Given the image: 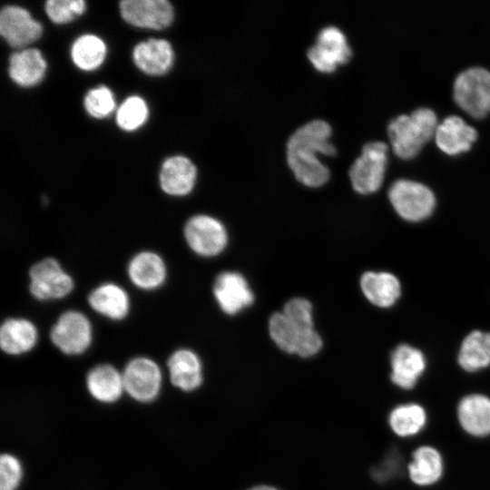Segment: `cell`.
Wrapping results in <instances>:
<instances>
[{"mask_svg": "<svg viewBox=\"0 0 490 490\" xmlns=\"http://www.w3.org/2000/svg\"><path fill=\"white\" fill-rule=\"evenodd\" d=\"M120 13L129 24L154 30L168 27L174 16L167 0H123L120 2Z\"/></svg>", "mask_w": 490, "mask_h": 490, "instance_id": "obj_11", "label": "cell"}, {"mask_svg": "<svg viewBox=\"0 0 490 490\" xmlns=\"http://www.w3.org/2000/svg\"><path fill=\"white\" fill-rule=\"evenodd\" d=\"M128 276L136 287L152 290L163 284L166 279V266L158 254L142 251L129 262Z\"/></svg>", "mask_w": 490, "mask_h": 490, "instance_id": "obj_21", "label": "cell"}, {"mask_svg": "<svg viewBox=\"0 0 490 490\" xmlns=\"http://www.w3.org/2000/svg\"><path fill=\"white\" fill-rule=\"evenodd\" d=\"M213 294L221 310L235 315L254 301V295L247 279L235 271H224L214 281Z\"/></svg>", "mask_w": 490, "mask_h": 490, "instance_id": "obj_13", "label": "cell"}, {"mask_svg": "<svg viewBox=\"0 0 490 490\" xmlns=\"http://www.w3.org/2000/svg\"><path fill=\"white\" fill-rule=\"evenodd\" d=\"M308 331L300 330L283 312H276L269 320V332L275 344L289 354H296L301 338Z\"/></svg>", "mask_w": 490, "mask_h": 490, "instance_id": "obj_30", "label": "cell"}, {"mask_svg": "<svg viewBox=\"0 0 490 490\" xmlns=\"http://www.w3.org/2000/svg\"><path fill=\"white\" fill-rule=\"evenodd\" d=\"M86 384L90 394L104 403L116 401L124 389L122 375L108 364L91 369L87 374Z\"/></svg>", "mask_w": 490, "mask_h": 490, "instance_id": "obj_26", "label": "cell"}, {"mask_svg": "<svg viewBox=\"0 0 490 490\" xmlns=\"http://www.w3.org/2000/svg\"><path fill=\"white\" fill-rule=\"evenodd\" d=\"M83 104L91 116L101 119L113 112L115 100L112 91L108 87L101 85L88 91Z\"/></svg>", "mask_w": 490, "mask_h": 490, "instance_id": "obj_33", "label": "cell"}, {"mask_svg": "<svg viewBox=\"0 0 490 490\" xmlns=\"http://www.w3.org/2000/svg\"><path fill=\"white\" fill-rule=\"evenodd\" d=\"M427 416L425 408L416 403L397 406L388 416V424L398 436H413L426 426Z\"/></svg>", "mask_w": 490, "mask_h": 490, "instance_id": "obj_28", "label": "cell"}, {"mask_svg": "<svg viewBox=\"0 0 490 490\" xmlns=\"http://www.w3.org/2000/svg\"><path fill=\"white\" fill-rule=\"evenodd\" d=\"M91 308L97 313L113 320L126 317L130 300L126 291L113 283L102 284L88 296Z\"/></svg>", "mask_w": 490, "mask_h": 490, "instance_id": "obj_24", "label": "cell"}, {"mask_svg": "<svg viewBox=\"0 0 490 490\" xmlns=\"http://www.w3.org/2000/svg\"><path fill=\"white\" fill-rule=\"evenodd\" d=\"M0 490H15L22 479V466L16 457L9 454L0 459Z\"/></svg>", "mask_w": 490, "mask_h": 490, "instance_id": "obj_35", "label": "cell"}, {"mask_svg": "<svg viewBox=\"0 0 490 490\" xmlns=\"http://www.w3.org/2000/svg\"><path fill=\"white\" fill-rule=\"evenodd\" d=\"M46 66L40 50L25 48L10 56L8 73L11 79L19 86L32 87L43 80Z\"/></svg>", "mask_w": 490, "mask_h": 490, "instance_id": "obj_19", "label": "cell"}, {"mask_svg": "<svg viewBox=\"0 0 490 490\" xmlns=\"http://www.w3.org/2000/svg\"><path fill=\"white\" fill-rule=\"evenodd\" d=\"M476 138V130L458 115L446 116L435 133L437 146L450 155L469 150Z\"/></svg>", "mask_w": 490, "mask_h": 490, "instance_id": "obj_18", "label": "cell"}, {"mask_svg": "<svg viewBox=\"0 0 490 490\" xmlns=\"http://www.w3.org/2000/svg\"><path fill=\"white\" fill-rule=\"evenodd\" d=\"M437 125L436 113L427 107H419L410 114L397 116L387 126L394 152L403 159L414 157L435 135Z\"/></svg>", "mask_w": 490, "mask_h": 490, "instance_id": "obj_2", "label": "cell"}, {"mask_svg": "<svg viewBox=\"0 0 490 490\" xmlns=\"http://www.w3.org/2000/svg\"><path fill=\"white\" fill-rule=\"evenodd\" d=\"M132 59L144 74L160 76L169 72L172 66L174 54L167 40L152 38L135 45Z\"/></svg>", "mask_w": 490, "mask_h": 490, "instance_id": "obj_15", "label": "cell"}, {"mask_svg": "<svg viewBox=\"0 0 490 490\" xmlns=\"http://www.w3.org/2000/svg\"><path fill=\"white\" fill-rule=\"evenodd\" d=\"M44 9L52 22L63 24L82 15L86 9V4L83 0H49L45 3Z\"/></svg>", "mask_w": 490, "mask_h": 490, "instance_id": "obj_32", "label": "cell"}, {"mask_svg": "<svg viewBox=\"0 0 490 490\" xmlns=\"http://www.w3.org/2000/svg\"><path fill=\"white\" fill-rule=\"evenodd\" d=\"M50 338L63 353L79 355L86 351L91 345L92 325L82 312L65 311L53 326Z\"/></svg>", "mask_w": 490, "mask_h": 490, "instance_id": "obj_8", "label": "cell"}, {"mask_svg": "<svg viewBox=\"0 0 490 490\" xmlns=\"http://www.w3.org/2000/svg\"><path fill=\"white\" fill-rule=\"evenodd\" d=\"M35 326L25 318H7L0 328V346L9 355H20L31 350L37 342Z\"/></svg>", "mask_w": 490, "mask_h": 490, "instance_id": "obj_23", "label": "cell"}, {"mask_svg": "<svg viewBox=\"0 0 490 490\" xmlns=\"http://www.w3.org/2000/svg\"><path fill=\"white\" fill-rule=\"evenodd\" d=\"M458 363L468 372L490 366V333L475 330L468 334L460 347Z\"/></svg>", "mask_w": 490, "mask_h": 490, "instance_id": "obj_27", "label": "cell"}, {"mask_svg": "<svg viewBox=\"0 0 490 490\" xmlns=\"http://www.w3.org/2000/svg\"><path fill=\"white\" fill-rule=\"evenodd\" d=\"M170 379L173 386L192 391L202 383V365L199 357L190 349H178L168 359Z\"/></svg>", "mask_w": 490, "mask_h": 490, "instance_id": "obj_20", "label": "cell"}, {"mask_svg": "<svg viewBox=\"0 0 490 490\" xmlns=\"http://www.w3.org/2000/svg\"><path fill=\"white\" fill-rule=\"evenodd\" d=\"M388 198L396 211L409 221L427 218L436 205L435 195L427 186L407 179L397 180L391 184Z\"/></svg>", "mask_w": 490, "mask_h": 490, "instance_id": "obj_5", "label": "cell"}, {"mask_svg": "<svg viewBox=\"0 0 490 490\" xmlns=\"http://www.w3.org/2000/svg\"><path fill=\"white\" fill-rule=\"evenodd\" d=\"M332 128L323 120H313L298 128L289 138L287 162L295 178L302 184L317 188L324 185L330 172L318 157L334 156L335 145L330 142Z\"/></svg>", "mask_w": 490, "mask_h": 490, "instance_id": "obj_1", "label": "cell"}, {"mask_svg": "<svg viewBox=\"0 0 490 490\" xmlns=\"http://www.w3.org/2000/svg\"><path fill=\"white\" fill-rule=\"evenodd\" d=\"M391 380L402 389H412L426 368L423 353L407 344L397 346L391 354Z\"/></svg>", "mask_w": 490, "mask_h": 490, "instance_id": "obj_16", "label": "cell"}, {"mask_svg": "<svg viewBox=\"0 0 490 490\" xmlns=\"http://www.w3.org/2000/svg\"><path fill=\"white\" fill-rule=\"evenodd\" d=\"M0 34L14 48H24L43 34L42 24L24 8L6 5L0 13Z\"/></svg>", "mask_w": 490, "mask_h": 490, "instance_id": "obj_12", "label": "cell"}, {"mask_svg": "<svg viewBox=\"0 0 490 490\" xmlns=\"http://www.w3.org/2000/svg\"><path fill=\"white\" fill-rule=\"evenodd\" d=\"M410 480L419 486H429L440 480L444 472L443 457L439 451L429 446L416 448L407 466Z\"/></svg>", "mask_w": 490, "mask_h": 490, "instance_id": "obj_22", "label": "cell"}, {"mask_svg": "<svg viewBox=\"0 0 490 490\" xmlns=\"http://www.w3.org/2000/svg\"><path fill=\"white\" fill-rule=\"evenodd\" d=\"M104 42L94 34H83L75 39L71 47L73 63L83 71H93L100 67L106 56Z\"/></svg>", "mask_w": 490, "mask_h": 490, "instance_id": "obj_29", "label": "cell"}, {"mask_svg": "<svg viewBox=\"0 0 490 490\" xmlns=\"http://www.w3.org/2000/svg\"><path fill=\"white\" fill-rule=\"evenodd\" d=\"M124 390L140 402L153 400L159 394L162 374L158 365L148 358L131 360L122 374Z\"/></svg>", "mask_w": 490, "mask_h": 490, "instance_id": "obj_10", "label": "cell"}, {"mask_svg": "<svg viewBox=\"0 0 490 490\" xmlns=\"http://www.w3.org/2000/svg\"><path fill=\"white\" fill-rule=\"evenodd\" d=\"M249 490H279L273 486H269V485H258V486H254Z\"/></svg>", "mask_w": 490, "mask_h": 490, "instance_id": "obj_36", "label": "cell"}, {"mask_svg": "<svg viewBox=\"0 0 490 490\" xmlns=\"http://www.w3.org/2000/svg\"><path fill=\"white\" fill-rule=\"evenodd\" d=\"M360 287L365 297L381 308L392 306L400 296V283L388 272H365L360 279Z\"/></svg>", "mask_w": 490, "mask_h": 490, "instance_id": "obj_25", "label": "cell"}, {"mask_svg": "<svg viewBox=\"0 0 490 490\" xmlns=\"http://www.w3.org/2000/svg\"><path fill=\"white\" fill-rule=\"evenodd\" d=\"M307 55L316 70L330 74L349 61L352 50L344 33L337 26L329 25L318 32Z\"/></svg>", "mask_w": 490, "mask_h": 490, "instance_id": "obj_6", "label": "cell"}, {"mask_svg": "<svg viewBox=\"0 0 490 490\" xmlns=\"http://www.w3.org/2000/svg\"><path fill=\"white\" fill-rule=\"evenodd\" d=\"M457 418L461 427L470 436H489L490 397L482 394L464 397L457 406Z\"/></svg>", "mask_w": 490, "mask_h": 490, "instance_id": "obj_17", "label": "cell"}, {"mask_svg": "<svg viewBox=\"0 0 490 490\" xmlns=\"http://www.w3.org/2000/svg\"><path fill=\"white\" fill-rule=\"evenodd\" d=\"M387 161V145L380 141L367 142L349 168L353 189L361 194L377 191L382 185Z\"/></svg>", "mask_w": 490, "mask_h": 490, "instance_id": "obj_4", "label": "cell"}, {"mask_svg": "<svg viewBox=\"0 0 490 490\" xmlns=\"http://www.w3.org/2000/svg\"><path fill=\"white\" fill-rule=\"evenodd\" d=\"M454 99L469 115L481 118L490 113V71L470 67L454 82Z\"/></svg>", "mask_w": 490, "mask_h": 490, "instance_id": "obj_3", "label": "cell"}, {"mask_svg": "<svg viewBox=\"0 0 490 490\" xmlns=\"http://www.w3.org/2000/svg\"><path fill=\"white\" fill-rule=\"evenodd\" d=\"M148 117L145 101L137 95L129 96L116 112V122L124 131L132 132L144 124Z\"/></svg>", "mask_w": 490, "mask_h": 490, "instance_id": "obj_31", "label": "cell"}, {"mask_svg": "<svg viewBox=\"0 0 490 490\" xmlns=\"http://www.w3.org/2000/svg\"><path fill=\"white\" fill-rule=\"evenodd\" d=\"M300 330L314 329L312 305L303 298L289 299L282 311Z\"/></svg>", "mask_w": 490, "mask_h": 490, "instance_id": "obj_34", "label": "cell"}, {"mask_svg": "<svg viewBox=\"0 0 490 490\" xmlns=\"http://www.w3.org/2000/svg\"><path fill=\"white\" fill-rule=\"evenodd\" d=\"M29 278L30 292L39 300L64 298L74 289L72 277L53 258H46L32 266Z\"/></svg>", "mask_w": 490, "mask_h": 490, "instance_id": "obj_9", "label": "cell"}, {"mask_svg": "<svg viewBox=\"0 0 490 490\" xmlns=\"http://www.w3.org/2000/svg\"><path fill=\"white\" fill-rule=\"evenodd\" d=\"M197 169L193 162L182 155L167 158L160 172L162 191L172 196H184L194 188Z\"/></svg>", "mask_w": 490, "mask_h": 490, "instance_id": "obj_14", "label": "cell"}, {"mask_svg": "<svg viewBox=\"0 0 490 490\" xmlns=\"http://www.w3.org/2000/svg\"><path fill=\"white\" fill-rule=\"evenodd\" d=\"M184 237L189 247L202 257L219 255L228 243L224 225L219 220L204 214L195 215L186 222Z\"/></svg>", "mask_w": 490, "mask_h": 490, "instance_id": "obj_7", "label": "cell"}]
</instances>
